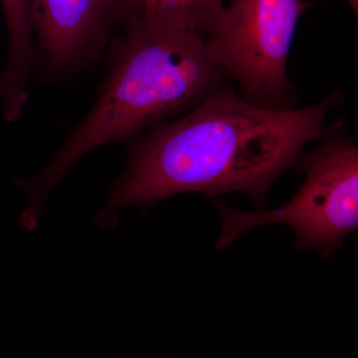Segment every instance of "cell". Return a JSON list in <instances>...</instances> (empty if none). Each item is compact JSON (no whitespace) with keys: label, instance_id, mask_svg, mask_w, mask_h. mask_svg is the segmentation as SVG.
<instances>
[{"label":"cell","instance_id":"6da1fadb","mask_svg":"<svg viewBox=\"0 0 358 358\" xmlns=\"http://www.w3.org/2000/svg\"><path fill=\"white\" fill-rule=\"evenodd\" d=\"M339 98L334 91L310 107L268 109L219 85L180 117L133 140L103 213L183 192H243L262 210L275 179L294 166L308 143L333 131L326 119Z\"/></svg>","mask_w":358,"mask_h":358},{"label":"cell","instance_id":"7a4b0ae2","mask_svg":"<svg viewBox=\"0 0 358 358\" xmlns=\"http://www.w3.org/2000/svg\"><path fill=\"white\" fill-rule=\"evenodd\" d=\"M110 43L107 76L89 114L41 173L17 182L30 199L21 216L26 225H37L47 195L85 155L176 119L226 79L195 33L140 20Z\"/></svg>","mask_w":358,"mask_h":358},{"label":"cell","instance_id":"3957f363","mask_svg":"<svg viewBox=\"0 0 358 358\" xmlns=\"http://www.w3.org/2000/svg\"><path fill=\"white\" fill-rule=\"evenodd\" d=\"M324 138L319 147L299 155L294 167L306 173L305 182L282 206L246 212L214 201L222 218L216 248H227L250 228L282 223L296 231V248H315L327 257L341 247L346 235L357 230V147L334 129Z\"/></svg>","mask_w":358,"mask_h":358},{"label":"cell","instance_id":"277c9868","mask_svg":"<svg viewBox=\"0 0 358 358\" xmlns=\"http://www.w3.org/2000/svg\"><path fill=\"white\" fill-rule=\"evenodd\" d=\"M313 4L305 0H231L205 34V48L240 95L268 109H291L287 64L296 25Z\"/></svg>","mask_w":358,"mask_h":358},{"label":"cell","instance_id":"5b68a950","mask_svg":"<svg viewBox=\"0 0 358 358\" xmlns=\"http://www.w3.org/2000/svg\"><path fill=\"white\" fill-rule=\"evenodd\" d=\"M131 0H31L36 62L65 75L101 57L129 17Z\"/></svg>","mask_w":358,"mask_h":358},{"label":"cell","instance_id":"8992f818","mask_svg":"<svg viewBox=\"0 0 358 358\" xmlns=\"http://www.w3.org/2000/svg\"><path fill=\"white\" fill-rule=\"evenodd\" d=\"M0 2L8 33V56L0 73V103L10 109H17L27 102L36 63L31 0Z\"/></svg>","mask_w":358,"mask_h":358},{"label":"cell","instance_id":"52a82bcc","mask_svg":"<svg viewBox=\"0 0 358 358\" xmlns=\"http://www.w3.org/2000/svg\"><path fill=\"white\" fill-rule=\"evenodd\" d=\"M225 0H131L126 24L148 20L204 37Z\"/></svg>","mask_w":358,"mask_h":358},{"label":"cell","instance_id":"ba28073f","mask_svg":"<svg viewBox=\"0 0 358 358\" xmlns=\"http://www.w3.org/2000/svg\"><path fill=\"white\" fill-rule=\"evenodd\" d=\"M348 4L352 7L353 13L357 16L358 13V0H348Z\"/></svg>","mask_w":358,"mask_h":358}]
</instances>
